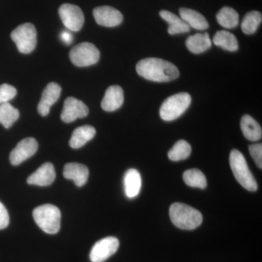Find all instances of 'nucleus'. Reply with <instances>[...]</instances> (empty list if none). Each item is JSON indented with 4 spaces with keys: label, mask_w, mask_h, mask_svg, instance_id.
Wrapping results in <instances>:
<instances>
[{
    "label": "nucleus",
    "mask_w": 262,
    "mask_h": 262,
    "mask_svg": "<svg viewBox=\"0 0 262 262\" xmlns=\"http://www.w3.org/2000/svg\"><path fill=\"white\" fill-rule=\"evenodd\" d=\"M136 72L143 78L157 82H168L179 77L178 68L173 63L158 58H146L136 65Z\"/></svg>",
    "instance_id": "1"
},
{
    "label": "nucleus",
    "mask_w": 262,
    "mask_h": 262,
    "mask_svg": "<svg viewBox=\"0 0 262 262\" xmlns=\"http://www.w3.org/2000/svg\"><path fill=\"white\" fill-rule=\"evenodd\" d=\"M169 214L170 220L176 227L185 230L198 228L203 222V215L201 212L184 203L172 204Z\"/></svg>",
    "instance_id": "2"
},
{
    "label": "nucleus",
    "mask_w": 262,
    "mask_h": 262,
    "mask_svg": "<svg viewBox=\"0 0 262 262\" xmlns=\"http://www.w3.org/2000/svg\"><path fill=\"white\" fill-rule=\"evenodd\" d=\"M229 164L234 178L245 189L251 192L257 190L258 184L252 173L248 168L244 155L237 149H232L229 155Z\"/></svg>",
    "instance_id": "3"
},
{
    "label": "nucleus",
    "mask_w": 262,
    "mask_h": 262,
    "mask_svg": "<svg viewBox=\"0 0 262 262\" xmlns=\"http://www.w3.org/2000/svg\"><path fill=\"white\" fill-rule=\"evenodd\" d=\"M33 217L39 228L46 233H58L61 228V211L53 205L46 204L37 207L33 211Z\"/></svg>",
    "instance_id": "4"
},
{
    "label": "nucleus",
    "mask_w": 262,
    "mask_h": 262,
    "mask_svg": "<svg viewBox=\"0 0 262 262\" xmlns=\"http://www.w3.org/2000/svg\"><path fill=\"white\" fill-rule=\"evenodd\" d=\"M191 96L187 93L170 96L165 100L160 108V117L165 121H173L182 116L190 106Z\"/></svg>",
    "instance_id": "5"
},
{
    "label": "nucleus",
    "mask_w": 262,
    "mask_h": 262,
    "mask_svg": "<svg viewBox=\"0 0 262 262\" xmlns=\"http://www.w3.org/2000/svg\"><path fill=\"white\" fill-rule=\"evenodd\" d=\"M11 38L19 52L24 54L32 53L37 46V31L33 24L26 23L11 33Z\"/></svg>",
    "instance_id": "6"
},
{
    "label": "nucleus",
    "mask_w": 262,
    "mask_h": 262,
    "mask_svg": "<svg viewBox=\"0 0 262 262\" xmlns=\"http://www.w3.org/2000/svg\"><path fill=\"white\" fill-rule=\"evenodd\" d=\"M70 58L72 63L77 67H89L97 63L100 52L92 43L82 42L71 50Z\"/></svg>",
    "instance_id": "7"
},
{
    "label": "nucleus",
    "mask_w": 262,
    "mask_h": 262,
    "mask_svg": "<svg viewBox=\"0 0 262 262\" xmlns=\"http://www.w3.org/2000/svg\"><path fill=\"white\" fill-rule=\"evenodd\" d=\"M60 18L63 25L69 30L78 32L84 24V15L78 6L72 4H63L58 10Z\"/></svg>",
    "instance_id": "8"
},
{
    "label": "nucleus",
    "mask_w": 262,
    "mask_h": 262,
    "mask_svg": "<svg viewBox=\"0 0 262 262\" xmlns=\"http://www.w3.org/2000/svg\"><path fill=\"white\" fill-rule=\"evenodd\" d=\"M120 246L118 239L115 237H105L95 244L90 253L92 262H103L117 252Z\"/></svg>",
    "instance_id": "9"
},
{
    "label": "nucleus",
    "mask_w": 262,
    "mask_h": 262,
    "mask_svg": "<svg viewBox=\"0 0 262 262\" xmlns=\"http://www.w3.org/2000/svg\"><path fill=\"white\" fill-rule=\"evenodd\" d=\"M37 141L34 138H27L20 141L10 155V163L18 165L37 152Z\"/></svg>",
    "instance_id": "10"
},
{
    "label": "nucleus",
    "mask_w": 262,
    "mask_h": 262,
    "mask_svg": "<svg viewBox=\"0 0 262 262\" xmlns=\"http://www.w3.org/2000/svg\"><path fill=\"white\" fill-rule=\"evenodd\" d=\"M89 113L88 106L80 100L68 97L65 100L61 115L62 121L70 123L78 118H83Z\"/></svg>",
    "instance_id": "11"
},
{
    "label": "nucleus",
    "mask_w": 262,
    "mask_h": 262,
    "mask_svg": "<svg viewBox=\"0 0 262 262\" xmlns=\"http://www.w3.org/2000/svg\"><path fill=\"white\" fill-rule=\"evenodd\" d=\"M94 17L98 25L105 27H115L121 24L123 15L113 7L101 6L94 10Z\"/></svg>",
    "instance_id": "12"
},
{
    "label": "nucleus",
    "mask_w": 262,
    "mask_h": 262,
    "mask_svg": "<svg viewBox=\"0 0 262 262\" xmlns=\"http://www.w3.org/2000/svg\"><path fill=\"white\" fill-rule=\"evenodd\" d=\"M61 92V86L56 82H51L46 86L37 106L38 113L41 116H47L52 105L54 104L60 98Z\"/></svg>",
    "instance_id": "13"
},
{
    "label": "nucleus",
    "mask_w": 262,
    "mask_h": 262,
    "mask_svg": "<svg viewBox=\"0 0 262 262\" xmlns=\"http://www.w3.org/2000/svg\"><path fill=\"white\" fill-rule=\"evenodd\" d=\"M56 179V171L53 164L46 163L41 165L34 173L27 179V183L31 185L47 187L53 184Z\"/></svg>",
    "instance_id": "14"
},
{
    "label": "nucleus",
    "mask_w": 262,
    "mask_h": 262,
    "mask_svg": "<svg viewBox=\"0 0 262 262\" xmlns=\"http://www.w3.org/2000/svg\"><path fill=\"white\" fill-rule=\"evenodd\" d=\"M124 102L123 90L120 86L108 87L101 101V107L106 112L116 111L121 107Z\"/></svg>",
    "instance_id": "15"
},
{
    "label": "nucleus",
    "mask_w": 262,
    "mask_h": 262,
    "mask_svg": "<svg viewBox=\"0 0 262 262\" xmlns=\"http://www.w3.org/2000/svg\"><path fill=\"white\" fill-rule=\"evenodd\" d=\"M63 174L64 178L73 181L77 187H82L89 179V170L82 164L70 163L65 165Z\"/></svg>",
    "instance_id": "16"
},
{
    "label": "nucleus",
    "mask_w": 262,
    "mask_h": 262,
    "mask_svg": "<svg viewBox=\"0 0 262 262\" xmlns=\"http://www.w3.org/2000/svg\"><path fill=\"white\" fill-rule=\"evenodd\" d=\"M179 14H180V18L189 27H192L196 30H206L209 27V24L206 18L196 10L183 8L179 10Z\"/></svg>",
    "instance_id": "17"
},
{
    "label": "nucleus",
    "mask_w": 262,
    "mask_h": 262,
    "mask_svg": "<svg viewBox=\"0 0 262 262\" xmlns=\"http://www.w3.org/2000/svg\"><path fill=\"white\" fill-rule=\"evenodd\" d=\"M141 188L140 173L134 168L129 169L124 177V189L125 195L128 198H134L139 195Z\"/></svg>",
    "instance_id": "18"
},
{
    "label": "nucleus",
    "mask_w": 262,
    "mask_h": 262,
    "mask_svg": "<svg viewBox=\"0 0 262 262\" xmlns=\"http://www.w3.org/2000/svg\"><path fill=\"white\" fill-rule=\"evenodd\" d=\"M186 46L192 53L200 54L211 48L212 41L208 33H198L187 38Z\"/></svg>",
    "instance_id": "19"
},
{
    "label": "nucleus",
    "mask_w": 262,
    "mask_h": 262,
    "mask_svg": "<svg viewBox=\"0 0 262 262\" xmlns=\"http://www.w3.org/2000/svg\"><path fill=\"white\" fill-rule=\"evenodd\" d=\"M160 15L168 24V32L170 35L187 33L190 31V27L180 17L177 16L168 10H161L160 12Z\"/></svg>",
    "instance_id": "20"
},
{
    "label": "nucleus",
    "mask_w": 262,
    "mask_h": 262,
    "mask_svg": "<svg viewBox=\"0 0 262 262\" xmlns=\"http://www.w3.org/2000/svg\"><path fill=\"white\" fill-rule=\"evenodd\" d=\"M96 129L91 125H84L76 128L72 134L70 141V145L73 149H79L91 141L96 135Z\"/></svg>",
    "instance_id": "21"
},
{
    "label": "nucleus",
    "mask_w": 262,
    "mask_h": 262,
    "mask_svg": "<svg viewBox=\"0 0 262 262\" xmlns=\"http://www.w3.org/2000/svg\"><path fill=\"white\" fill-rule=\"evenodd\" d=\"M241 128L245 137L248 140L256 141L261 139V127L250 115H244L241 118Z\"/></svg>",
    "instance_id": "22"
},
{
    "label": "nucleus",
    "mask_w": 262,
    "mask_h": 262,
    "mask_svg": "<svg viewBox=\"0 0 262 262\" xmlns=\"http://www.w3.org/2000/svg\"><path fill=\"white\" fill-rule=\"evenodd\" d=\"M213 42L215 46L223 48L226 51L234 52L238 50L237 38L232 33L227 31H219L215 33Z\"/></svg>",
    "instance_id": "23"
},
{
    "label": "nucleus",
    "mask_w": 262,
    "mask_h": 262,
    "mask_svg": "<svg viewBox=\"0 0 262 262\" xmlns=\"http://www.w3.org/2000/svg\"><path fill=\"white\" fill-rule=\"evenodd\" d=\"M218 23L225 29H233L239 24V15L233 8L224 7L216 15Z\"/></svg>",
    "instance_id": "24"
},
{
    "label": "nucleus",
    "mask_w": 262,
    "mask_h": 262,
    "mask_svg": "<svg viewBox=\"0 0 262 262\" xmlns=\"http://www.w3.org/2000/svg\"><path fill=\"white\" fill-rule=\"evenodd\" d=\"M262 15L260 12L256 10L249 12L245 15L241 24L243 32L246 34H253L257 31L261 23Z\"/></svg>",
    "instance_id": "25"
},
{
    "label": "nucleus",
    "mask_w": 262,
    "mask_h": 262,
    "mask_svg": "<svg viewBox=\"0 0 262 262\" xmlns=\"http://www.w3.org/2000/svg\"><path fill=\"white\" fill-rule=\"evenodd\" d=\"M183 179L187 185L191 187L205 189L207 187V180L204 173L198 169L193 168L186 170L183 174Z\"/></svg>",
    "instance_id": "26"
},
{
    "label": "nucleus",
    "mask_w": 262,
    "mask_h": 262,
    "mask_svg": "<svg viewBox=\"0 0 262 262\" xmlns=\"http://www.w3.org/2000/svg\"><path fill=\"white\" fill-rule=\"evenodd\" d=\"M18 110L9 103L0 104V123L5 127L9 128L19 118Z\"/></svg>",
    "instance_id": "27"
},
{
    "label": "nucleus",
    "mask_w": 262,
    "mask_h": 262,
    "mask_svg": "<svg viewBox=\"0 0 262 262\" xmlns=\"http://www.w3.org/2000/svg\"><path fill=\"white\" fill-rule=\"evenodd\" d=\"M191 151H192V148L187 141L179 140L168 151V158L172 161H180L189 158Z\"/></svg>",
    "instance_id": "28"
},
{
    "label": "nucleus",
    "mask_w": 262,
    "mask_h": 262,
    "mask_svg": "<svg viewBox=\"0 0 262 262\" xmlns=\"http://www.w3.org/2000/svg\"><path fill=\"white\" fill-rule=\"evenodd\" d=\"M16 94V89L13 86L8 84H2L0 85V104L8 103L15 97Z\"/></svg>",
    "instance_id": "29"
},
{
    "label": "nucleus",
    "mask_w": 262,
    "mask_h": 262,
    "mask_svg": "<svg viewBox=\"0 0 262 262\" xmlns=\"http://www.w3.org/2000/svg\"><path fill=\"white\" fill-rule=\"evenodd\" d=\"M249 152L253 160L260 169L262 168L261 144H253L249 146Z\"/></svg>",
    "instance_id": "30"
},
{
    "label": "nucleus",
    "mask_w": 262,
    "mask_h": 262,
    "mask_svg": "<svg viewBox=\"0 0 262 262\" xmlns=\"http://www.w3.org/2000/svg\"><path fill=\"white\" fill-rule=\"evenodd\" d=\"M10 218L8 212L4 205L0 202V229L6 228L9 225Z\"/></svg>",
    "instance_id": "31"
},
{
    "label": "nucleus",
    "mask_w": 262,
    "mask_h": 262,
    "mask_svg": "<svg viewBox=\"0 0 262 262\" xmlns=\"http://www.w3.org/2000/svg\"><path fill=\"white\" fill-rule=\"evenodd\" d=\"M61 39L65 44L70 45L72 43L73 40V37H72V34L68 32H63L61 34Z\"/></svg>",
    "instance_id": "32"
}]
</instances>
